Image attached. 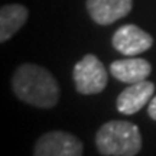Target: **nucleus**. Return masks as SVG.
I'll return each instance as SVG.
<instances>
[{
    "instance_id": "obj_1",
    "label": "nucleus",
    "mask_w": 156,
    "mask_h": 156,
    "mask_svg": "<svg viewBox=\"0 0 156 156\" xmlns=\"http://www.w3.org/2000/svg\"><path fill=\"white\" fill-rule=\"evenodd\" d=\"M12 88L17 98L39 108H52L59 100L55 77L35 64H23L15 71Z\"/></svg>"
},
{
    "instance_id": "obj_2",
    "label": "nucleus",
    "mask_w": 156,
    "mask_h": 156,
    "mask_svg": "<svg viewBox=\"0 0 156 156\" xmlns=\"http://www.w3.org/2000/svg\"><path fill=\"white\" fill-rule=\"evenodd\" d=\"M95 146L104 156H136L142 149V134L133 123L112 120L98 129Z\"/></svg>"
},
{
    "instance_id": "obj_3",
    "label": "nucleus",
    "mask_w": 156,
    "mask_h": 156,
    "mask_svg": "<svg viewBox=\"0 0 156 156\" xmlns=\"http://www.w3.org/2000/svg\"><path fill=\"white\" fill-rule=\"evenodd\" d=\"M73 77L77 91L85 95L101 93L108 81L106 67L93 54H87L75 64Z\"/></svg>"
},
{
    "instance_id": "obj_4",
    "label": "nucleus",
    "mask_w": 156,
    "mask_h": 156,
    "mask_svg": "<svg viewBox=\"0 0 156 156\" xmlns=\"http://www.w3.org/2000/svg\"><path fill=\"white\" fill-rule=\"evenodd\" d=\"M83 142L68 132H48L35 145V156H83Z\"/></svg>"
},
{
    "instance_id": "obj_5",
    "label": "nucleus",
    "mask_w": 156,
    "mask_h": 156,
    "mask_svg": "<svg viewBox=\"0 0 156 156\" xmlns=\"http://www.w3.org/2000/svg\"><path fill=\"white\" fill-rule=\"evenodd\" d=\"M112 44L123 55L134 56L149 49L153 45V38L136 25H124L114 32Z\"/></svg>"
},
{
    "instance_id": "obj_6",
    "label": "nucleus",
    "mask_w": 156,
    "mask_h": 156,
    "mask_svg": "<svg viewBox=\"0 0 156 156\" xmlns=\"http://www.w3.org/2000/svg\"><path fill=\"white\" fill-rule=\"evenodd\" d=\"M85 6L91 19L106 26L127 16L133 7V0H87Z\"/></svg>"
},
{
    "instance_id": "obj_7",
    "label": "nucleus",
    "mask_w": 156,
    "mask_h": 156,
    "mask_svg": "<svg viewBox=\"0 0 156 156\" xmlns=\"http://www.w3.org/2000/svg\"><path fill=\"white\" fill-rule=\"evenodd\" d=\"M155 85L153 83L143 80L139 83L130 84V87L123 90L117 98V110L123 114H134L153 98Z\"/></svg>"
},
{
    "instance_id": "obj_8",
    "label": "nucleus",
    "mask_w": 156,
    "mask_h": 156,
    "mask_svg": "<svg viewBox=\"0 0 156 156\" xmlns=\"http://www.w3.org/2000/svg\"><path fill=\"white\" fill-rule=\"evenodd\" d=\"M152 71L151 64L142 58L117 59L110 65V73L116 80L122 83L134 84L149 77Z\"/></svg>"
},
{
    "instance_id": "obj_9",
    "label": "nucleus",
    "mask_w": 156,
    "mask_h": 156,
    "mask_svg": "<svg viewBox=\"0 0 156 156\" xmlns=\"http://www.w3.org/2000/svg\"><path fill=\"white\" fill-rule=\"evenodd\" d=\"M29 16L23 5H5L0 10V42H6L26 23Z\"/></svg>"
},
{
    "instance_id": "obj_10",
    "label": "nucleus",
    "mask_w": 156,
    "mask_h": 156,
    "mask_svg": "<svg viewBox=\"0 0 156 156\" xmlns=\"http://www.w3.org/2000/svg\"><path fill=\"white\" fill-rule=\"evenodd\" d=\"M147 113H149V116H151L152 120H155V122H156V95L151 100V103H149Z\"/></svg>"
}]
</instances>
